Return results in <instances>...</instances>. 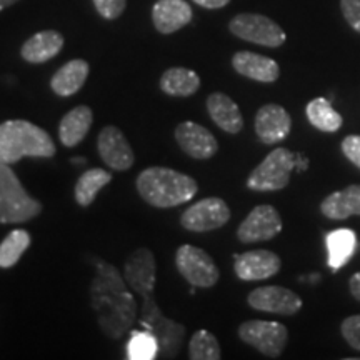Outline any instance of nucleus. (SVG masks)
I'll return each mask as SVG.
<instances>
[{
    "label": "nucleus",
    "instance_id": "nucleus-1",
    "mask_svg": "<svg viewBox=\"0 0 360 360\" xmlns=\"http://www.w3.org/2000/svg\"><path fill=\"white\" fill-rule=\"evenodd\" d=\"M90 302L96 310L98 327L114 340L125 337L137 319V302L125 285V278L114 265L103 260L96 264V277L90 285Z\"/></svg>",
    "mask_w": 360,
    "mask_h": 360
},
{
    "label": "nucleus",
    "instance_id": "nucleus-2",
    "mask_svg": "<svg viewBox=\"0 0 360 360\" xmlns=\"http://www.w3.org/2000/svg\"><path fill=\"white\" fill-rule=\"evenodd\" d=\"M199 186L191 175L169 167H147L137 177V192L148 205L172 209L195 197Z\"/></svg>",
    "mask_w": 360,
    "mask_h": 360
},
{
    "label": "nucleus",
    "instance_id": "nucleus-3",
    "mask_svg": "<svg viewBox=\"0 0 360 360\" xmlns=\"http://www.w3.org/2000/svg\"><path fill=\"white\" fill-rule=\"evenodd\" d=\"M155 274V255L147 247L134 250L124 265V278L127 282L129 289H132V292L142 299V312L139 322L143 328L150 332H154L167 319L162 314L160 307L154 299L157 281Z\"/></svg>",
    "mask_w": 360,
    "mask_h": 360
},
{
    "label": "nucleus",
    "instance_id": "nucleus-4",
    "mask_svg": "<svg viewBox=\"0 0 360 360\" xmlns=\"http://www.w3.org/2000/svg\"><path fill=\"white\" fill-rule=\"evenodd\" d=\"M57 152L52 137L39 125L27 120L0 124V162L15 164L24 157H53Z\"/></svg>",
    "mask_w": 360,
    "mask_h": 360
},
{
    "label": "nucleus",
    "instance_id": "nucleus-5",
    "mask_svg": "<svg viewBox=\"0 0 360 360\" xmlns=\"http://www.w3.org/2000/svg\"><path fill=\"white\" fill-rule=\"evenodd\" d=\"M42 204L22 187L11 165L0 162V224L29 222L42 212Z\"/></svg>",
    "mask_w": 360,
    "mask_h": 360
},
{
    "label": "nucleus",
    "instance_id": "nucleus-6",
    "mask_svg": "<svg viewBox=\"0 0 360 360\" xmlns=\"http://www.w3.org/2000/svg\"><path fill=\"white\" fill-rule=\"evenodd\" d=\"M295 170V154L289 148L278 147L272 150L252 170L247 187L255 192L282 191L289 186L290 175Z\"/></svg>",
    "mask_w": 360,
    "mask_h": 360
},
{
    "label": "nucleus",
    "instance_id": "nucleus-7",
    "mask_svg": "<svg viewBox=\"0 0 360 360\" xmlns=\"http://www.w3.org/2000/svg\"><path fill=\"white\" fill-rule=\"evenodd\" d=\"M229 30L238 39L270 49L281 47L287 40L282 27L262 13H238L229 24Z\"/></svg>",
    "mask_w": 360,
    "mask_h": 360
},
{
    "label": "nucleus",
    "instance_id": "nucleus-8",
    "mask_svg": "<svg viewBox=\"0 0 360 360\" xmlns=\"http://www.w3.org/2000/svg\"><path fill=\"white\" fill-rule=\"evenodd\" d=\"M175 265L179 274L192 287L210 289L219 282L220 270L215 265L214 259L205 250L193 245H180L175 254Z\"/></svg>",
    "mask_w": 360,
    "mask_h": 360
},
{
    "label": "nucleus",
    "instance_id": "nucleus-9",
    "mask_svg": "<svg viewBox=\"0 0 360 360\" xmlns=\"http://www.w3.org/2000/svg\"><path fill=\"white\" fill-rule=\"evenodd\" d=\"M238 337L242 342L257 349L265 357L277 359L285 349L289 332L285 326L278 322L247 321L238 327Z\"/></svg>",
    "mask_w": 360,
    "mask_h": 360
},
{
    "label": "nucleus",
    "instance_id": "nucleus-10",
    "mask_svg": "<svg viewBox=\"0 0 360 360\" xmlns=\"http://www.w3.org/2000/svg\"><path fill=\"white\" fill-rule=\"evenodd\" d=\"M231 220V209L219 197H207L186 209L180 217L184 229L191 232H210L224 227Z\"/></svg>",
    "mask_w": 360,
    "mask_h": 360
},
{
    "label": "nucleus",
    "instance_id": "nucleus-11",
    "mask_svg": "<svg viewBox=\"0 0 360 360\" xmlns=\"http://www.w3.org/2000/svg\"><path fill=\"white\" fill-rule=\"evenodd\" d=\"M282 219L272 205H257L238 225L237 237L242 244H257L270 240L281 233Z\"/></svg>",
    "mask_w": 360,
    "mask_h": 360
},
{
    "label": "nucleus",
    "instance_id": "nucleus-12",
    "mask_svg": "<svg viewBox=\"0 0 360 360\" xmlns=\"http://www.w3.org/2000/svg\"><path fill=\"white\" fill-rule=\"evenodd\" d=\"M97 150L103 164L117 172H124L134 165L135 155L122 130L115 125L102 129L97 139Z\"/></svg>",
    "mask_w": 360,
    "mask_h": 360
},
{
    "label": "nucleus",
    "instance_id": "nucleus-13",
    "mask_svg": "<svg viewBox=\"0 0 360 360\" xmlns=\"http://www.w3.org/2000/svg\"><path fill=\"white\" fill-rule=\"evenodd\" d=\"M247 302L252 309L278 315H294L302 309V299L295 292L281 285L259 287L250 292Z\"/></svg>",
    "mask_w": 360,
    "mask_h": 360
},
{
    "label": "nucleus",
    "instance_id": "nucleus-14",
    "mask_svg": "<svg viewBox=\"0 0 360 360\" xmlns=\"http://www.w3.org/2000/svg\"><path fill=\"white\" fill-rule=\"evenodd\" d=\"M175 141L188 157L197 160L210 159L217 154V139L204 125L195 122H182L175 129Z\"/></svg>",
    "mask_w": 360,
    "mask_h": 360
},
{
    "label": "nucleus",
    "instance_id": "nucleus-15",
    "mask_svg": "<svg viewBox=\"0 0 360 360\" xmlns=\"http://www.w3.org/2000/svg\"><path fill=\"white\" fill-rule=\"evenodd\" d=\"M233 270L242 281H264L278 274L281 257L270 250H249L245 254L233 255Z\"/></svg>",
    "mask_w": 360,
    "mask_h": 360
},
{
    "label": "nucleus",
    "instance_id": "nucleus-16",
    "mask_svg": "<svg viewBox=\"0 0 360 360\" xmlns=\"http://www.w3.org/2000/svg\"><path fill=\"white\" fill-rule=\"evenodd\" d=\"M292 120L289 112L277 103L260 107L255 115V134L264 143H277L290 134Z\"/></svg>",
    "mask_w": 360,
    "mask_h": 360
},
{
    "label": "nucleus",
    "instance_id": "nucleus-17",
    "mask_svg": "<svg viewBox=\"0 0 360 360\" xmlns=\"http://www.w3.org/2000/svg\"><path fill=\"white\" fill-rule=\"evenodd\" d=\"M193 19L192 7L186 0H157L152 7V22L157 32L169 35L188 25Z\"/></svg>",
    "mask_w": 360,
    "mask_h": 360
},
{
    "label": "nucleus",
    "instance_id": "nucleus-18",
    "mask_svg": "<svg viewBox=\"0 0 360 360\" xmlns=\"http://www.w3.org/2000/svg\"><path fill=\"white\" fill-rule=\"evenodd\" d=\"M232 67L237 74L257 82L272 84L281 75V67L274 58L260 56V53L240 51L232 57Z\"/></svg>",
    "mask_w": 360,
    "mask_h": 360
},
{
    "label": "nucleus",
    "instance_id": "nucleus-19",
    "mask_svg": "<svg viewBox=\"0 0 360 360\" xmlns=\"http://www.w3.org/2000/svg\"><path fill=\"white\" fill-rule=\"evenodd\" d=\"M64 42V35L57 30H40L25 40L20 49V57L29 64H44L62 52Z\"/></svg>",
    "mask_w": 360,
    "mask_h": 360
},
{
    "label": "nucleus",
    "instance_id": "nucleus-20",
    "mask_svg": "<svg viewBox=\"0 0 360 360\" xmlns=\"http://www.w3.org/2000/svg\"><path fill=\"white\" fill-rule=\"evenodd\" d=\"M90 65L84 58H74L62 65L51 79V89L58 97L75 96L89 79Z\"/></svg>",
    "mask_w": 360,
    "mask_h": 360
},
{
    "label": "nucleus",
    "instance_id": "nucleus-21",
    "mask_svg": "<svg viewBox=\"0 0 360 360\" xmlns=\"http://www.w3.org/2000/svg\"><path fill=\"white\" fill-rule=\"evenodd\" d=\"M94 122L92 109L87 105H77L62 117L58 125V137L65 147H77L87 137Z\"/></svg>",
    "mask_w": 360,
    "mask_h": 360
},
{
    "label": "nucleus",
    "instance_id": "nucleus-22",
    "mask_svg": "<svg viewBox=\"0 0 360 360\" xmlns=\"http://www.w3.org/2000/svg\"><path fill=\"white\" fill-rule=\"evenodd\" d=\"M207 110L210 119L229 134H238L244 127L240 109L231 97L222 92H214L207 98Z\"/></svg>",
    "mask_w": 360,
    "mask_h": 360
},
{
    "label": "nucleus",
    "instance_id": "nucleus-23",
    "mask_svg": "<svg viewBox=\"0 0 360 360\" xmlns=\"http://www.w3.org/2000/svg\"><path fill=\"white\" fill-rule=\"evenodd\" d=\"M327 219L344 220L350 215H360V186H349L344 191L327 195L321 204Z\"/></svg>",
    "mask_w": 360,
    "mask_h": 360
},
{
    "label": "nucleus",
    "instance_id": "nucleus-24",
    "mask_svg": "<svg viewBox=\"0 0 360 360\" xmlns=\"http://www.w3.org/2000/svg\"><path fill=\"white\" fill-rule=\"evenodd\" d=\"M160 90L170 97H191L200 87L199 74L186 67H172L162 74Z\"/></svg>",
    "mask_w": 360,
    "mask_h": 360
},
{
    "label": "nucleus",
    "instance_id": "nucleus-25",
    "mask_svg": "<svg viewBox=\"0 0 360 360\" xmlns=\"http://www.w3.org/2000/svg\"><path fill=\"white\" fill-rule=\"evenodd\" d=\"M328 252V267L339 270L349 262L357 249V237L350 229H337L326 237Z\"/></svg>",
    "mask_w": 360,
    "mask_h": 360
},
{
    "label": "nucleus",
    "instance_id": "nucleus-26",
    "mask_svg": "<svg viewBox=\"0 0 360 360\" xmlns=\"http://www.w3.org/2000/svg\"><path fill=\"white\" fill-rule=\"evenodd\" d=\"M112 174L107 172L103 169H89L87 172L80 175L77 184L74 188V197L75 202L80 207H89L92 205V202L96 200L97 193L102 191L107 184H110Z\"/></svg>",
    "mask_w": 360,
    "mask_h": 360
},
{
    "label": "nucleus",
    "instance_id": "nucleus-27",
    "mask_svg": "<svg viewBox=\"0 0 360 360\" xmlns=\"http://www.w3.org/2000/svg\"><path fill=\"white\" fill-rule=\"evenodd\" d=\"M307 119L322 132H337L342 127V115L332 109L327 98H314L307 105Z\"/></svg>",
    "mask_w": 360,
    "mask_h": 360
},
{
    "label": "nucleus",
    "instance_id": "nucleus-28",
    "mask_svg": "<svg viewBox=\"0 0 360 360\" xmlns=\"http://www.w3.org/2000/svg\"><path fill=\"white\" fill-rule=\"evenodd\" d=\"M159 357V340L147 328L132 330L127 342L129 360H154Z\"/></svg>",
    "mask_w": 360,
    "mask_h": 360
},
{
    "label": "nucleus",
    "instance_id": "nucleus-29",
    "mask_svg": "<svg viewBox=\"0 0 360 360\" xmlns=\"http://www.w3.org/2000/svg\"><path fill=\"white\" fill-rule=\"evenodd\" d=\"M30 247V236L27 231H12L0 244V269H11L22 259Z\"/></svg>",
    "mask_w": 360,
    "mask_h": 360
},
{
    "label": "nucleus",
    "instance_id": "nucleus-30",
    "mask_svg": "<svg viewBox=\"0 0 360 360\" xmlns=\"http://www.w3.org/2000/svg\"><path fill=\"white\" fill-rule=\"evenodd\" d=\"M188 357L192 360H219L222 350L217 337L209 330H197L188 344Z\"/></svg>",
    "mask_w": 360,
    "mask_h": 360
},
{
    "label": "nucleus",
    "instance_id": "nucleus-31",
    "mask_svg": "<svg viewBox=\"0 0 360 360\" xmlns=\"http://www.w3.org/2000/svg\"><path fill=\"white\" fill-rule=\"evenodd\" d=\"M98 15L105 20H115L122 15L127 0H92Z\"/></svg>",
    "mask_w": 360,
    "mask_h": 360
},
{
    "label": "nucleus",
    "instance_id": "nucleus-32",
    "mask_svg": "<svg viewBox=\"0 0 360 360\" xmlns=\"http://www.w3.org/2000/svg\"><path fill=\"white\" fill-rule=\"evenodd\" d=\"M342 335L355 350H360V315H352L342 322Z\"/></svg>",
    "mask_w": 360,
    "mask_h": 360
},
{
    "label": "nucleus",
    "instance_id": "nucleus-33",
    "mask_svg": "<svg viewBox=\"0 0 360 360\" xmlns=\"http://www.w3.org/2000/svg\"><path fill=\"white\" fill-rule=\"evenodd\" d=\"M340 11L347 24L360 34V0H340Z\"/></svg>",
    "mask_w": 360,
    "mask_h": 360
},
{
    "label": "nucleus",
    "instance_id": "nucleus-34",
    "mask_svg": "<svg viewBox=\"0 0 360 360\" xmlns=\"http://www.w3.org/2000/svg\"><path fill=\"white\" fill-rule=\"evenodd\" d=\"M342 152L360 169V135H349L342 141Z\"/></svg>",
    "mask_w": 360,
    "mask_h": 360
},
{
    "label": "nucleus",
    "instance_id": "nucleus-35",
    "mask_svg": "<svg viewBox=\"0 0 360 360\" xmlns=\"http://www.w3.org/2000/svg\"><path fill=\"white\" fill-rule=\"evenodd\" d=\"M192 2L204 8H222L227 6L231 0H192Z\"/></svg>",
    "mask_w": 360,
    "mask_h": 360
},
{
    "label": "nucleus",
    "instance_id": "nucleus-36",
    "mask_svg": "<svg viewBox=\"0 0 360 360\" xmlns=\"http://www.w3.org/2000/svg\"><path fill=\"white\" fill-rule=\"evenodd\" d=\"M349 287H350V292H352V295L360 302V272L354 274V276L350 277Z\"/></svg>",
    "mask_w": 360,
    "mask_h": 360
},
{
    "label": "nucleus",
    "instance_id": "nucleus-37",
    "mask_svg": "<svg viewBox=\"0 0 360 360\" xmlns=\"http://www.w3.org/2000/svg\"><path fill=\"white\" fill-rule=\"evenodd\" d=\"M309 167V160L305 159V157H302L300 154H295V170H307Z\"/></svg>",
    "mask_w": 360,
    "mask_h": 360
},
{
    "label": "nucleus",
    "instance_id": "nucleus-38",
    "mask_svg": "<svg viewBox=\"0 0 360 360\" xmlns=\"http://www.w3.org/2000/svg\"><path fill=\"white\" fill-rule=\"evenodd\" d=\"M20 2V0H0V11H4V8L7 7H12L13 4Z\"/></svg>",
    "mask_w": 360,
    "mask_h": 360
}]
</instances>
